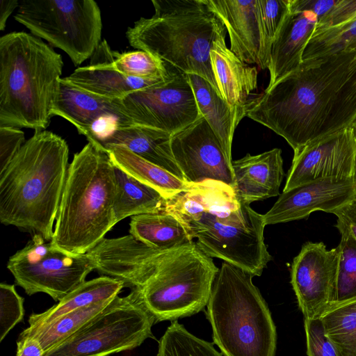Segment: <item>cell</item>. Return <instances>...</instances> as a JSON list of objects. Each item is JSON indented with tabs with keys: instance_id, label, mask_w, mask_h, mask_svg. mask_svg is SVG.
Returning a JSON list of instances; mask_svg holds the SVG:
<instances>
[{
	"instance_id": "cell-18",
	"label": "cell",
	"mask_w": 356,
	"mask_h": 356,
	"mask_svg": "<svg viewBox=\"0 0 356 356\" xmlns=\"http://www.w3.org/2000/svg\"><path fill=\"white\" fill-rule=\"evenodd\" d=\"M316 23L314 12L303 8L299 0H290L289 13L272 44L267 87L299 68Z\"/></svg>"
},
{
	"instance_id": "cell-20",
	"label": "cell",
	"mask_w": 356,
	"mask_h": 356,
	"mask_svg": "<svg viewBox=\"0 0 356 356\" xmlns=\"http://www.w3.org/2000/svg\"><path fill=\"white\" fill-rule=\"evenodd\" d=\"M233 188L237 200L248 204L280 195L284 176L282 150L273 148L257 155L247 154L232 161Z\"/></svg>"
},
{
	"instance_id": "cell-12",
	"label": "cell",
	"mask_w": 356,
	"mask_h": 356,
	"mask_svg": "<svg viewBox=\"0 0 356 356\" xmlns=\"http://www.w3.org/2000/svg\"><path fill=\"white\" fill-rule=\"evenodd\" d=\"M170 67L171 73L165 80L130 92L119 101L123 113L133 124L173 136L202 115L186 74L171 65Z\"/></svg>"
},
{
	"instance_id": "cell-40",
	"label": "cell",
	"mask_w": 356,
	"mask_h": 356,
	"mask_svg": "<svg viewBox=\"0 0 356 356\" xmlns=\"http://www.w3.org/2000/svg\"><path fill=\"white\" fill-rule=\"evenodd\" d=\"M24 133L17 127L0 126V173L24 144Z\"/></svg>"
},
{
	"instance_id": "cell-37",
	"label": "cell",
	"mask_w": 356,
	"mask_h": 356,
	"mask_svg": "<svg viewBox=\"0 0 356 356\" xmlns=\"http://www.w3.org/2000/svg\"><path fill=\"white\" fill-rule=\"evenodd\" d=\"M317 17L314 33L356 19V0H299Z\"/></svg>"
},
{
	"instance_id": "cell-5",
	"label": "cell",
	"mask_w": 356,
	"mask_h": 356,
	"mask_svg": "<svg viewBox=\"0 0 356 356\" xmlns=\"http://www.w3.org/2000/svg\"><path fill=\"white\" fill-rule=\"evenodd\" d=\"M115 191V166L108 152L88 141L69 165L53 245L72 255L95 247L117 223Z\"/></svg>"
},
{
	"instance_id": "cell-39",
	"label": "cell",
	"mask_w": 356,
	"mask_h": 356,
	"mask_svg": "<svg viewBox=\"0 0 356 356\" xmlns=\"http://www.w3.org/2000/svg\"><path fill=\"white\" fill-rule=\"evenodd\" d=\"M308 356H338L336 348L325 334L321 318H305Z\"/></svg>"
},
{
	"instance_id": "cell-28",
	"label": "cell",
	"mask_w": 356,
	"mask_h": 356,
	"mask_svg": "<svg viewBox=\"0 0 356 356\" xmlns=\"http://www.w3.org/2000/svg\"><path fill=\"white\" fill-rule=\"evenodd\" d=\"M235 198L234 190L229 186L218 181L205 180L167 199L163 211L174 215L186 227L203 213Z\"/></svg>"
},
{
	"instance_id": "cell-34",
	"label": "cell",
	"mask_w": 356,
	"mask_h": 356,
	"mask_svg": "<svg viewBox=\"0 0 356 356\" xmlns=\"http://www.w3.org/2000/svg\"><path fill=\"white\" fill-rule=\"evenodd\" d=\"M341 238L338 245L339 261L335 304L356 298V240L344 228H337Z\"/></svg>"
},
{
	"instance_id": "cell-16",
	"label": "cell",
	"mask_w": 356,
	"mask_h": 356,
	"mask_svg": "<svg viewBox=\"0 0 356 356\" xmlns=\"http://www.w3.org/2000/svg\"><path fill=\"white\" fill-rule=\"evenodd\" d=\"M353 177L326 178L283 191L264 215L266 225L307 219L314 211L332 213L355 198Z\"/></svg>"
},
{
	"instance_id": "cell-27",
	"label": "cell",
	"mask_w": 356,
	"mask_h": 356,
	"mask_svg": "<svg viewBox=\"0 0 356 356\" xmlns=\"http://www.w3.org/2000/svg\"><path fill=\"white\" fill-rule=\"evenodd\" d=\"M129 225L131 235L154 249L168 250L193 242L184 224L165 211L132 216Z\"/></svg>"
},
{
	"instance_id": "cell-3",
	"label": "cell",
	"mask_w": 356,
	"mask_h": 356,
	"mask_svg": "<svg viewBox=\"0 0 356 356\" xmlns=\"http://www.w3.org/2000/svg\"><path fill=\"white\" fill-rule=\"evenodd\" d=\"M69 147L51 131H35L0 173V221L47 241L68 172Z\"/></svg>"
},
{
	"instance_id": "cell-10",
	"label": "cell",
	"mask_w": 356,
	"mask_h": 356,
	"mask_svg": "<svg viewBox=\"0 0 356 356\" xmlns=\"http://www.w3.org/2000/svg\"><path fill=\"white\" fill-rule=\"evenodd\" d=\"M155 323L137 289L117 296L99 314L44 356H108L132 350L152 338Z\"/></svg>"
},
{
	"instance_id": "cell-41",
	"label": "cell",
	"mask_w": 356,
	"mask_h": 356,
	"mask_svg": "<svg viewBox=\"0 0 356 356\" xmlns=\"http://www.w3.org/2000/svg\"><path fill=\"white\" fill-rule=\"evenodd\" d=\"M337 218V228H344L356 240V198L332 212Z\"/></svg>"
},
{
	"instance_id": "cell-24",
	"label": "cell",
	"mask_w": 356,
	"mask_h": 356,
	"mask_svg": "<svg viewBox=\"0 0 356 356\" xmlns=\"http://www.w3.org/2000/svg\"><path fill=\"white\" fill-rule=\"evenodd\" d=\"M202 116L209 124L225 150L232 155L234 131L245 116V109H234L204 78L186 74Z\"/></svg>"
},
{
	"instance_id": "cell-11",
	"label": "cell",
	"mask_w": 356,
	"mask_h": 356,
	"mask_svg": "<svg viewBox=\"0 0 356 356\" xmlns=\"http://www.w3.org/2000/svg\"><path fill=\"white\" fill-rule=\"evenodd\" d=\"M45 241L41 236L33 235L9 258L7 268L28 295L44 293L60 301L86 282L97 265L88 253L72 255Z\"/></svg>"
},
{
	"instance_id": "cell-44",
	"label": "cell",
	"mask_w": 356,
	"mask_h": 356,
	"mask_svg": "<svg viewBox=\"0 0 356 356\" xmlns=\"http://www.w3.org/2000/svg\"><path fill=\"white\" fill-rule=\"evenodd\" d=\"M349 127L350 128L351 131H352V133H353V137L355 138V140L356 142V118L353 121V122L351 123V124L349 126Z\"/></svg>"
},
{
	"instance_id": "cell-42",
	"label": "cell",
	"mask_w": 356,
	"mask_h": 356,
	"mask_svg": "<svg viewBox=\"0 0 356 356\" xmlns=\"http://www.w3.org/2000/svg\"><path fill=\"white\" fill-rule=\"evenodd\" d=\"M45 352L39 341L31 337H19L16 356H44Z\"/></svg>"
},
{
	"instance_id": "cell-15",
	"label": "cell",
	"mask_w": 356,
	"mask_h": 356,
	"mask_svg": "<svg viewBox=\"0 0 356 356\" xmlns=\"http://www.w3.org/2000/svg\"><path fill=\"white\" fill-rule=\"evenodd\" d=\"M356 142L348 127L294 152L283 191L326 178L353 177Z\"/></svg>"
},
{
	"instance_id": "cell-6",
	"label": "cell",
	"mask_w": 356,
	"mask_h": 356,
	"mask_svg": "<svg viewBox=\"0 0 356 356\" xmlns=\"http://www.w3.org/2000/svg\"><path fill=\"white\" fill-rule=\"evenodd\" d=\"M152 3L154 14L140 18L127 29L126 36L131 46L150 53L184 74L200 76L221 97L210 51L214 41L225 33L223 24L204 0H152Z\"/></svg>"
},
{
	"instance_id": "cell-26",
	"label": "cell",
	"mask_w": 356,
	"mask_h": 356,
	"mask_svg": "<svg viewBox=\"0 0 356 356\" xmlns=\"http://www.w3.org/2000/svg\"><path fill=\"white\" fill-rule=\"evenodd\" d=\"M124 287L123 282L106 275L86 281L47 310L32 314L29 326H40L71 312L112 300Z\"/></svg>"
},
{
	"instance_id": "cell-33",
	"label": "cell",
	"mask_w": 356,
	"mask_h": 356,
	"mask_svg": "<svg viewBox=\"0 0 356 356\" xmlns=\"http://www.w3.org/2000/svg\"><path fill=\"white\" fill-rule=\"evenodd\" d=\"M260 20L259 66L268 69L272 44L289 13L290 0H257Z\"/></svg>"
},
{
	"instance_id": "cell-19",
	"label": "cell",
	"mask_w": 356,
	"mask_h": 356,
	"mask_svg": "<svg viewBox=\"0 0 356 356\" xmlns=\"http://www.w3.org/2000/svg\"><path fill=\"white\" fill-rule=\"evenodd\" d=\"M227 31L231 51L245 63L259 66L260 20L257 0H204Z\"/></svg>"
},
{
	"instance_id": "cell-14",
	"label": "cell",
	"mask_w": 356,
	"mask_h": 356,
	"mask_svg": "<svg viewBox=\"0 0 356 356\" xmlns=\"http://www.w3.org/2000/svg\"><path fill=\"white\" fill-rule=\"evenodd\" d=\"M170 148L186 181L198 184L214 180L234 188L232 155L225 150L202 116L173 135Z\"/></svg>"
},
{
	"instance_id": "cell-29",
	"label": "cell",
	"mask_w": 356,
	"mask_h": 356,
	"mask_svg": "<svg viewBox=\"0 0 356 356\" xmlns=\"http://www.w3.org/2000/svg\"><path fill=\"white\" fill-rule=\"evenodd\" d=\"M115 179L113 211L117 223L128 216L164 210L166 199L157 190L139 181L116 166Z\"/></svg>"
},
{
	"instance_id": "cell-31",
	"label": "cell",
	"mask_w": 356,
	"mask_h": 356,
	"mask_svg": "<svg viewBox=\"0 0 356 356\" xmlns=\"http://www.w3.org/2000/svg\"><path fill=\"white\" fill-rule=\"evenodd\" d=\"M321 318L338 356H356V298L333 305Z\"/></svg>"
},
{
	"instance_id": "cell-7",
	"label": "cell",
	"mask_w": 356,
	"mask_h": 356,
	"mask_svg": "<svg viewBox=\"0 0 356 356\" xmlns=\"http://www.w3.org/2000/svg\"><path fill=\"white\" fill-rule=\"evenodd\" d=\"M253 277L223 262L214 279L207 315L224 356H275L276 327Z\"/></svg>"
},
{
	"instance_id": "cell-25",
	"label": "cell",
	"mask_w": 356,
	"mask_h": 356,
	"mask_svg": "<svg viewBox=\"0 0 356 356\" xmlns=\"http://www.w3.org/2000/svg\"><path fill=\"white\" fill-rule=\"evenodd\" d=\"M104 149L115 166L139 181L157 190L166 200L192 188L195 184L185 181L166 170L147 161L124 145H110Z\"/></svg>"
},
{
	"instance_id": "cell-21",
	"label": "cell",
	"mask_w": 356,
	"mask_h": 356,
	"mask_svg": "<svg viewBox=\"0 0 356 356\" xmlns=\"http://www.w3.org/2000/svg\"><path fill=\"white\" fill-rule=\"evenodd\" d=\"M53 115L63 118L86 137L92 126L106 118H117L124 126L132 122L123 113L119 99H107L79 89L63 79Z\"/></svg>"
},
{
	"instance_id": "cell-1",
	"label": "cell",
	"mask_w": 356,
	"mask_h": 356,
	"mask_svg": "<svg viewBox=\"0 0 356 356\" xmlns=\"http://www.w3.org/2000/svg\"><path fill=\"white\" fill-rule=\"evenodd\" d=\"M249 115L296 152L356 118V46L302 61L252 99Z\"/></svg>"
},
{
	"instance_id": "cell-9",
	"label": "cell",
	"mask_w": 356,
	"mask_h": 356,
	"mask_svg": "<svg viewBox=\"0 0 356 356\" xmlns=\"http://www.w3.org/2000/svg\"><path fill=\"white\" fill-rule=\"evenodd\" d=\"M15 19L60 49L78 66L101 43V11L93 0H22Z\"/></svg>"
},
{
	"instance_id": "cell-30",
	"label": "cell",
	"mask_w": 356,
	"mask_h": 356,
	"mask_svg": "<svg viewBox=\"0 0 356 356\" xmlns=\"http://www.w3.org/2000/svg\"><path fill=\"white\" fill-rule=\"evenodd\" d=\"M112 300L71 312L40 326H29L19 336L35 338L46 353L76 333L105 309Z\"/></svg>"
},
{
	"instance_id": "cell-43",
	"label": "cell",
	"mask_w": 356,
	"mask_h": 356,
	"mask_svg": "<svg viewBox=\"0 0 356 356\" xmlns=\"http://www.w3.org/2000/svg\"><path fill=\"white\" fill-rule=\"evenodd\" d=\"M17 0H1L0 1V30L3 31L6 22L13 11L19 6Z\"/></svg>"
},
{
	"instance_id": "cell-22",
	"label": "cell",
	"mask_w": 356,
	"mask_h": 356,
	"mask_svg": "<svg viewBox=\"0 0 356 356\" xmlns=\"http://www.w3.org/2000/svg\"><path fill=\"white\" fill-rule=\"evenodd\" d=\"M212 70L222 99L234 109H245L249 97L257 88L258 72L238 58L225 42V33L210 51Z\"/></svg>"
},
{
	"instance_id": "cell-45",
	"label": "cell",
	"mask_w": 356,
	"mask_h": 356,
	"mask_svg": "<svg viewBox=\"0 0 356 356\" xmlns=\"http://www.w3.org/2000/svg\"><path fill=\"white\" fill-rule=\"evenodd\" d=\"M353 178V180H354V182H355V187H356V164H355V167ZM355 198H356V195H355Z\"/></svg>"
},
{
	"instance_id": "cell-17",
	"label": "cell",
	"mask_w": 356,
	"mask_h": 356,
	"mask_svg": "<svg viewBox=\"0 0 356 356\" xmlns=\"http://www.w3.org/2000/svg\"><path fill=\"white\" fill-rule=\"evenodd\" d=\"M115 51L103 40L92 56L90 63L76 68L63 79L87 92L114 99L130 92L154 86L169 77L140 79L126 76L114 68Z\"/></svg>"
},
{
	"instance_id": "cell-13",
	"label": "cell",
	"mask_w": 356,
	"mask_h": 356,
	"mask_svg": "<svg viewBox=\"0 0 356 356\" xmlns=\"http://www.w3.org/2000/svg\"><path fill=\"white\" fill-rule=\"evenodd\" d=\"M339 249L305 243L291 266V283L305 318H321L334 305Z\"/></svg>"
},
{
	"instance_id": "cell-32",
	"label": "cell",
	"mask_w": 356,
	"mask_h": 356,
	"mask_svg": "<svg viewBox=\"0 0 356 356\" xmlns=\"http://www.w3.org/2000/svg\"><path fill=\"white\" fill-rule=\"evenodd\" d=\"M156 356L224 355L212 343L195 337L175 320L160 339Z\"/></svg>"
},
{
	"instance_id": "cell-2",
	"label": "cell",
	"mask_w": 356,
	"mask_h": 356,
	"mask_svg": "<svg viewBox=\"0 0 356 356\" xmlns=\"http://www.w3.org/2000/svg\"><path fill=\"white\" fill-rule=\"evenodd\" d=\"M87 253L95 261L99 273L139 291L155 323L202 311L219 269L194 241L157 250L129 234L104 238Z\"/></svg>"
},
{
	"instance_id": "cell-35",
	"label": "cell",
	"mask_w": 356,
	"mask_h": 356,
	"mask_svg": "<svg viewBox=\"0 0 356 356\" xmlns=\"http://www.w3.org/2000/svg\"><path fill=\"white\" fill-rule=\"evenodd\" d=\"M356 44V19L313 33L302 60L333 54Z\"/></svg>"
},
{
	"instance_id": "cell-4",
	"label": "cell",
	"mask_w": 356,
	"mask_h": 356,
	"mask_svg": "<svg viewBox=\"0 0 356 356\" xmlns=\"http://www.w3.org/2000/svg\"><path fill=\"white\" fill-rule=\"evenodd\" d=\"M61 56L24 31L0 38V126L45 130L57 102Z\"/></svg>"
},
{
	"instance_id": "cell-38",
	"label": "cell",
	"mask_w": 356,
	"mask_h": 356,
	"mask_svg": "<svg viewBox=\"0 0 356 356\" xmlns=\"http://www.w3.org/2000/svg\"><path fill=\"white\" fill-rule=\"evenodd\" d=\"M24 299L14 284H0V341L24 318Z\"/></svg>"
},
{
	"instance_id": "cell-36",
	"label": "cell",
	"mask_w": 356,
	"mask_h": 356,
	"mask_svg": "<svg viewBox=\"0 0 356 356\" xmlns=\"http://www.w3.org/2000/svg\"><path fill=\"white\" fill-rule=\"evenodd\" d=\"M113 66L122 74L140 79L165 78L170 74L169 65L145 51L120 54L115 51Z\"/></svg>"
},
{
	"instance_id": "cell-23",
	"label": "cell",
	"mask_w": 356,
	"mask_h": 356,
	"mask_svg": "<svg viewBox=\"0 0 356 356\" xmlns=\"http://www.w3.org/2000/svg\"><path fill=\"white\" fill-rule=\"evenodd\" d=\"M172 136L160 129L132 124L118 127L107 136L95 143L104 149L110 145H124L136 155L185 181L172 156L170 148Z\"/></svg>"
},
{
	"instance_id": "cell-8",
	"label": "cell",
	"mask_w": 356,
	"mask_h": 356,
	"mask_svg": "<svg viewBox=\"0 0 356 356\" xmlns=\"http://www.w3.org/2000/svg\"><path fill=\"white\" fill-rule=\"evenodd\" d=\"M264 215L236 198L203 213L186 228L210 257L260 276L272 257L264 242Z\"/></svg>"
}]
</instances>
